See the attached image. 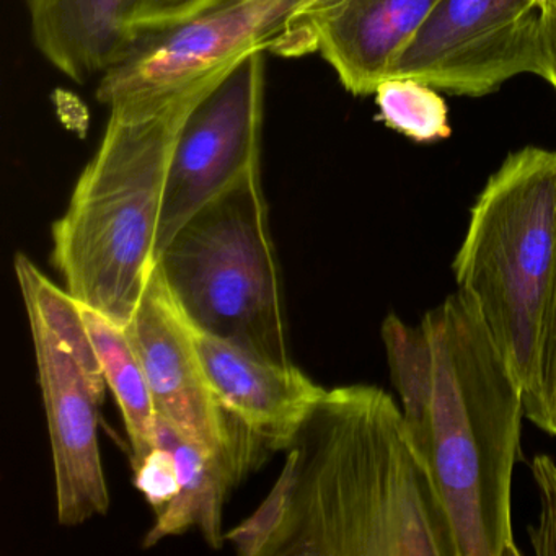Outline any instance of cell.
<instances>
[{"instance_id":"cell-22","label":"cell","mask_w":556,"mask_h":556,"mask_svg":"<svg viewBox=\"0 0 556 556\" xmlns=\"http://www.w3.org/2000/svg\"><path fill=\"white\" fill-rule=\"evenodd\" d=\"M229 2H236V0H207L206 5H204L203 11H201V14H204V12L211 11V9L219 8V5L223 4H229ZM200 15V14H198ZM193 18V17H191Z\"/></svg>"},{"instance_id":"cell-5","label":"cell","mask_w":556,"mask_h":556,"mask_svg":"<svg viewBox=\"0 0 556 556\" xmlns=\"http://www.w3.org/2000/svg\"><path fill=\"white\" fill-rule=\"evenodd\" d=\"M157 263L193 327L260 359L292 363L262 165L201 207Z\"/></svg>"},{"instance_id":"cell-23","label":"cell","mask_w":556,"mask_h":556,"mask_svg":"<svg viewBox=\"0 0 556 556\" xmlns=\"http://www.w3.org/2000/svg\"><path fill=\"white\" fill-rule=\"evenodd\" d=\"M536 4H539V0H536Z\"/></svg>"},{"instance_id":"cell-21","label":"cell","mask_w":556,"mask_h":556,"mask_svg":"<svg viewBox=\"0 0 556 556\" xmlns=\"http://www.w3.org/2000/svg\"><path fill=\"white\" fill-rule=\"evenodd\" d=\"M540 22H542L543 45L548 60L546 83L556 92V0H539Z\"/></svg>"},{"instance_id":"cell-16","label":"cell","mask_w":556,"mask_h":556,"mask_svg":"<svg viewBox=\"0 0 556 556\" xmlns=\"http://www.w3.org/2000/svg\"><path fill=\"white\" fill-rule=\"evenodd\" d=\"M374 96L387 128L416 142L451 136L447 105L432 87L405 77H389L377 86Z\"/></svg>"},{"instance_id":"cell-8","label":"cell","mask_w":556,"mask_h":556,"mask_svg":"<svg viewBox=\"0 0 556 556\" xmlns=\"http://www.w3.org/2000/svg\"><path fill=\"white\" fill-rule=\"evenodd\" d=\"M125 331L144 367L157 415L219 458L239 483L262 465L268 448L224 406L211 386L159 263Z\"/></svg>"},{"instance_id":"cell-20","label":"cell","mask_w":556,"mask_h":556,"mask_svg":"<svg viewBox=\"0 0 556 556\" xmlns=\"http://www.w3.org/2000/svg\"><path fill=\"white\" fill-rule=\"evenodd\" d=\"M207 0H138L131 25L136 40L175 27L201 14Z\"/></svg>"},{"instance_id":"cell-2","label":"cell","mask_w":556,"mask_h":556,"mask_svg":"<svg viewBox=\"0 0 556 556\" xmlns=\"http://www.w3.org/2000/svg\"><path fill=\"white\" fill-rule=\"evenodd\" d=\"M382 341L416 448L454 529L457 556H519L513 478L523 390L462 291L418 325L389 314Z\"/></svg>"},{"instance_id":"cell-11","label":"cell","mask_w":556,"mask_h":556,"mask_svg":"<svg viewBox=\"0 0 556 556\" xmlns=\"http://www.w3.org/2000/svg\"><path fill=\"white\" fill-rule=\"evenodd\" d=\"M187 324L201 364L224 406L269 452H285L312 406L327 389L292 363L260 359L193 327L188 320Z\"/></svg>"},{"instance_id":"cell-14","label":"cell","mask_w":556,"mask_h":556,"mask_svg":"<svg viewBox=\"0 0 556 556\" xmlns=\"http://www.w3.org/2000/svg\"><path fill=\"white\" fill-rule=\"evenodd\" d=\"M157 444L170 452L178 475V491L155 517L144 546L157 545L168 536L197 527L211 548H223V509L227 494L239 484L232 471L214 455L185 438L167 419L157 415Z\"/></svg>"},{"instance_id":"cell-10","label":"cell","mask_w":556,"mask_h":556,"mask_svg":"<svg viewBox=\"0 0 556 556\" xmlns=\"http://www.w3.org/2000/svg\"><path fill=\"white\" fill-rule=\"evenodd\" d=\"M25 308L53 451L58 520L61 526H83L105 516L110 507L97 432L103 399L56 331L35 308Z\"/></svg>"},{"instance_id":"cell-6","label":"cell","mask_w":556,"mask_h":556,"mask_svg":"<svg viewBox=\"0 0 556 556\" xmlns=\"http://www.w3.org/2000/svg\"><path fill=\"white\" fill-rule=\"evenodd\" d=\"M324 0H236L139 38L99 79L110 110L154 112L223 79L255 53H315V21Z\"/></svg>"},{"instance_id":"cell-9","label":"cell","mask_w":556,"mask_h":556,"mask_svg":"<svg viewBox=\"0 0 556 556\" xmlns=\"http://www.w3.org/2000/svg\"><path fill=\"white\" fill-rule=\"evenodd\" d=\"M265 66V53L240 61L188 116L168 167L159 255L201 207L262 165Z\"/></svg>"},{"instance_id":"cell-19","label":"cell","mask_w":556,"mask_h":556,"mask_svg":"<svg viewBox=\"0 0 556 556\" xmlns=\"http://www.w3.org/2000/svg\"><path fill=\"white\" fill-rule=\"evenodd\" d=\"M135 483L159 516L178 491L177 468L170 452L157 444L155 451L136 468Z\"/></svg>"},{"instance_id":"cell-17","label":"cell","mask_w":556,"mask_h":556,"mask_svg":"<svg viewBox=\"0 0 556 556\" xmlns=\"http://www.w3.org/2000/svg\"><path fill=\"white\" fill-rule=\"evenodd\" d=\"M523 415L536 428L556 435V250L546 292L535 377L532 387L523 393Z\"/></svg>"},{"instance_id":"cell-13","label":"cell","mask_w":556,"mask_h":556,"mask_svg":"<svg viewBox=\"0 0 556 556\" xmlns=\"http://www.w3.org/2000/svg\"><path fill=\"white\" fill-rule=\"evenodd\" d=\"M138 0H27L31 38L41 56L74 83L102 77L138 43Z\"/></svg>"},{"instance_id":"cell-7","label":"cell","mask_w":556,"mask_h":556,"mask_svg":"<svg viewBox=\"0 0 556 556\" xmlns=\"http://www.w3.org/2000/svg\"><path fill=\"white\" fill-rule=\"evenodd\" d=\"M522 74L548 77L536 0H439L389 77L483 97Z\"/></svg>"},{"instance_id":"cell-12","label":"cell","mask_w":556,"mask_h":556,"mask_svg":"<svg viewBox=\"0 0 556 556\" xmlns=\"http://www.w3.org/2000/svg\"><path fill=\"white\" fill-rule=\"evenodd\" d=\"M439 0H325L315 53L353 96H370Z\"/></svg>"},{"instance_id":"cell-18","label":"cell","mask_w":556,"mask_h":556,"mask_svg":"<svg viewBox=\"0 0 556 556\" xmlns=\"http://www.w3.org/2000/svg\"><path fill=\"white\" fill-rule=\"evenodd\" d=\"M530 470L542 504L539 523L529 529L530 543L536 555L556 556V464L549 455L539 454Z\"/></svg>"},{"instance_id":"cell-3","label":"cell","mask_w":556,"mask_h":556,"mask_svg":"<svg viewBox=\"0 0 556 556\" xmlns=\"http://www.w3.org/2000/svg\"><path fill=\"white\" fill-rule=\"evenodd\" d=\"M217 83L155 112L110 110L67 210L53 224L51 263L66 291L119 327L135 317L157 265L165 185L178 136Z\"/></svg>"},{"instance_id":"cell-4","label":"cell","mask_w":556,"mask_h":556,"mask_svg":"<svg viewBox=\"0 0 556 556\" xmlns=\"http://www.w3.org/2000/svg\"><path fill=\"white\" fill-rule=\"evenodd\" d=\"M555 250L556 152L529 146L484 185L452 265L523 393L535 377Z\"/></svg>"},{"instance_id":"cell-15","label":"cell","mask_w":556,"mask_h":556,"mask_svg":"<svg viewBox=\"0 0 556 556\" xmlns=\"http://www.w3.org/2000/svg\"><path fill=\"white\" fill-rule=\"evenodd\" d=\"M83 315L99 354L106 386L122 409L131 444V467L136 470L157 447V409L144 367L132 350L125 328L84 305Z\"/></svg>"},{"instance_id":"cell-1","label":"cell","mask_w":556,"mask_h":556,"mask_svg":"<svg viewBox=\"0 0 556 556\" xmlns=\"http://www.w3.org/2000/svg\"><path fill=\"white\" fill-rule=\"evenodd\" d=\"M285 454L271 493L226 533L240 555L457 556L444 501L386 390H327Z\"/></svg>"}]
</instances>
